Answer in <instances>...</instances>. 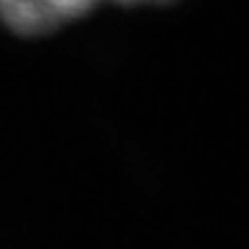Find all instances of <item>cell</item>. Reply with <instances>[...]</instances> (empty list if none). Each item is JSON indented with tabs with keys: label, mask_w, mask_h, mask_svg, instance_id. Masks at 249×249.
I'll return each instance as SVG.
<instances>
[{
	"label": "cell",
	"mask_w": 249,
	"mask_h": 249,
	"mask_svg": "<svg viewBox=\"0 0 249 249\" xmlns=\"http://www.w3.org/2000/svg\"><path fill=\"white\" fill-rule=\"evenodd\" d=\"M97 0H0V19L25 36L50 34L86 14Z\"/></svg>",
	"instance_id": "6da1fadb"
},
{
	"label": "cell",
	"mask_w": 249,
	"mask_h": 249,
	"mask_svg": "<svg viewBox=\"0 0 249 249\" xmlns=\"http://www.w3.org/2000/svg\"><path fill=\"white\" fill-rule=\"evenodd\" d=\"M122 3H158V0H122Z\"/></svg>",
	"instance_id": "7a4b0ae2"
}]
</instances>
